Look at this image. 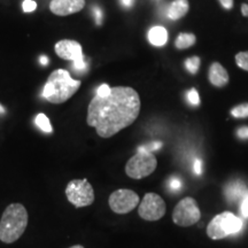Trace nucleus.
<instances>
[{
    "label": "nucleus",
    "mask_w": 248,
    "mask_h": 248,
    "mask_svg": "<svg viewBox=\"0 0 248 248\" xmlns=\"http://www.w3.org/2000/svg\"><path fill=\"white\" fill-rule=\"evenodd\" d=\"M85 6V0H52L49 9L58 16H68V15L78 13Z\"/></svg>",
    "instance_id": "obj_11"
},
{
    "label": "nucleus",
    "mask_w": 248,
    "mask_h": 248,
    "mask_svg": "<svg viewBox=\"0 0 248 248\" xmlns=\"http://www.w3.org/2000/svg\"><path fill=\"white\" fill-rule=\"evenodd\" d=\"M133 2H135V0H121V4H122L124 7H131L133 5Z\"/></svg>",
    "instance_id": "obj_31"
},
{
    "label": "nucleus",
    "mask_w": 248,
    "mask_h": 248,
    "mask_svg": "<svg viewBox=\"0 0 248 248\" xmlns=\"http://www.w3.org/2000/svg\"><path fill=\"white\" fill-rule=\"evenodd\" d=\"M235 62L238 67L248 71V52H240L235 55Z\"/></svg>",
    "instance_id": "obj_20"
},
{
    "label": "nucleus",
    "mask_w": 248,
    "mask_h": 248,
    "mask_svg": "<svg viewBox=\"0 0 248 248\" xmlns=\"http://www.w3.org/2000/svg\"><path fill=\"white\" fill-rule=\"evenodd\" d=\"M247 187L244 183H241L240 181H235V182H231L229 183L228 185L225 186L224 188V194L226 200L229 202L233 203L237 202L238 200L243 199V197L246 194L247 192Z\"/></svg>",
    "instance_id": "obj_13"
},
{
    "label": "nucleus",
    "mask_w": 248,
    "mask_h": 248,
    "mask_svg": "<svg viewBox=\"0 0 248 248\" xmlns=\"http://www.w3.org/2000/svg\"><path fill=\"white\" fill-rule=\"evenodd\" d=\"M0 114H5V108L0 105Z\"/></svg>",
    "instance_id": "obj_34"
},
{
    "label": "nucleus",
    "mask_w": 248,
    "mask_h": 248,
    "mask_svg": "<svg viewBox=\"0 0 248 248\" xmlns=\"http://www.w3.org/2000/svg\"><path fill=\"white\" fill-rule=\"evenodd\" d=\"M240 214L244 218H248V191L241 199L240 203Z\"/></svg>",
    "instance_id": "obj_22"
},
{
    "label": "nucleus",
    "mask_w": 248,
    "mask_h": 248,
    "mask_svg": "<svg viewBox=\"0 0 248 248\" xmlns=\"http://www.w3.org/2000/svg\"><path fill=\"white\" fill-rule=\"evenodd\" d=\"M69 248H84V247H83L82 245H75V246H71Z\"/></svg>",
    "instance_id": "obj_35"
},
{
    "label": "nucleus",
    "mask_w": 248,
    "mask_h": 248,
    "mask_svg": "<svg viewBox=\"0 0 248 248\" xmlns=\"http://www.w3.org/2000/svg\"><path fill=\"white\" fill-rule=\"evenodd\" d=\"M22 7H23V12H26V13H31V12L36 11L37 2L33 1V0H24Z\"/></svg>",
    "instance_id": "obj_24"
},
{
    "label": "nucleus",
    "mask_w": 248,
    "mask_h": 248,
    "mask_svg": "<svg viewBox=\"0 0 248 248\" xmlns=\"http://www.w3.org/2000/svg\"><path fill=\"white\" fill-rule=\"evenodd\" d=\"M193 171L195 175H201L202 173V161L200 159H195L193 162Z\"/></svg>",
    "instance_id": "obj_27"
},
{
    "label": "nucleus",
    "mask_w": 248,
    "mask_h": 248,
    "mask_svg": "<svg viewBox=\"0 0 248 248\" xmlns=\"http://www.w3.org/2000/svg\"><path fill=\"white\" fill-rule=\"evenodd\" d=\"M93 13H94V16H95V22H97L98 26H100L101 22H102V12H101V9L99 7H94V8H93Z\"/></svg>",
    "instance_id": "obj_28"
},
{
    "label": "nucleus",
    "mask_w": 248,
    "mask_h": 248,
    "mask_svg": "<svg viewBox=\"0 0 248 248\" xmlns=\"http://www.w3.org/2000/svg\"><path fill=\"white\" fill-rule=\"evenodd\" d=\"M148 40L153 46H163L168 42V31L162 26L152 27L148 31Z\"/></svg>",
    "instance_id": "obj_14"
},
{
    "label": "nucleus",
    "mask_w": 248,
    "mask_h": 248,
    "mask_svg": "<svg viewBox=\"0 0 248 248\" xmlns=\"http://www.w3.org/2000/svg\"><path fill=\"white\" fill-rule=\"evenodd\" d=\"M243 229V221L231 212L218 214L207 226V234L212 240L224 239L229 235L238 233Z\"/></svg>",
    "instance_id": "obj_4"
},
{
    "label": "nucleus",
    "mask_w": 248,
    "mask_h": 248,
    "mask_svg": "<svg viewBox=\"0 0 248 248\" xmlns=\"http://www.w3.org/2000/svg\"><path fill=\"white\" fill-rule=\"evenodd\" d=\"M195 43V36L193 33H179L176 39L175 45L178 49H184L191 47Z\"/></svg>",
    "instance_id": "obj_16"
},
{
    "label": "nucleus",
    "mask_w": 248,
    "mask_h": 248,
    "mask_svg": "<svg viewBox=\"0 0 248 248\" xmlns=\"http://www.w3.org/2000/svg\"><path fill=\"white\" fill-rule=\"evenodd\" d=\"M39 61H40V63L43 64V66H46V64L48 63V59L44 57V55H42V57L39 58Z\"/></svg>",
    "instance_id": "obj_33"
},
{
    "label": "nucleus",
    "mask_w": 248,
    "mask_h": 248,
    "mask_svg": "<svg viewBox=\"0 0 248 248\" xmlns=\"http://www.w3.org/2000/svg\"><path fill=\"white\" fill-rule=\"evenodd\" d=\"M142 147H144L146 151L151 152V153H153L154 151L159 150V148L162 147V142H161V141H153V142H151V144L145 145V146H142Z\"/></svg>",
    "instance_id": "obj_25"
},
{
    "label": "nucleus",
    "mask_w": 248,
    "mask_h": 248,
    "mask_svg": "<svg viewBox=\"0 0 248 248\" xmlns=\"http://www.w3.org/2000/svg\"><path fill=\"white\" fill-rule=\"evenodd\" d=\"M188 12V1L187 0H175L168 8V17L170 20H178L186 15Z\"/></svg>",
    "instance_id": "obj_15"
},
{
    "label": "nucleus",
    "mask_w": 248,
    "mask_h": 248,
    "mask_svg": "<svg viewBox=\"0 0 248 248\" xmlns=\"http://www.w3.org/2000/svg\"><path fill=\"white\" fill-rule=\"evenodd\" d=\"M35 123L38 128L42 130L43 132L45 133H52L53 132V128H52V124L49 122L48 117L45 115V114L40 113L36 116L35 119Z\"/></svg>",
    "instance_id": "obj_17"
},
{
    "label": "nucleus",
    "mask_w": 248,
    "mask_h": 248,
    "mask_svg": "<svg viewBox=\"0 0 248 248\" xmlns=\"http://www.w3.org/2000/svg\"><path fill=\"white\" fill-rule=\"evenodd\" d=\"M168 186H169V188L171 191H175V192L179 191V190H181V187H182L181 179H179L178 177H171L169 179Z\"/></svg>",
    "instance_id": "obj_23"
},
{
    "label": "nucleus",
    "mask_w": 248,
    "mask_h": 248,
    "mask_svg": "<svg viewBox=\"0 0 248 248\" xmlns=\"http://www.w3.org/2000/svg\"><path fill=\"white\" fill-rule=\"evenodd\" d=\"M238 137L241 139H248V126H243L237 131Z\"/></svg>",
    "instance_id": "obj_29"
},
{
    "label": "nucleus",
    "mask_w": 248,
    "mask_h": 248,
    "mask_svg": "<svg viewBox=\"0 0 248 248\" xmlns=\"http://www.w3.org/2000/svg\"><path fill=\"white\" fill-rule=\"evenodd\" d=\"M209 80L214 86L222 88L229 83V74L218 62H214L209 69Z\"/></svg>",
    "instance_id": "obj_12"
},
{
    "label": "nucleus",
    "mask_w": 248,
    "mask_h": 248,
    "mask_svg": "<svg viewBox=\"0 0 248 248\" xmlns=\"http://www.w3.org/2000/svg\"><path fill=\"white\" fill-rule=\"evenodd\" d=\"M140 111L138 92L128 86L111 88L109 94L94 95L88 108L86 122L101 138H110L137 120Z\"/></svg>",
    "instance_id": "obj_1"
},
{
    "label": "nucleus",
    "mask_w": 248,
    "mask_h": 248,
    "mask_svg": "<svg viewBox=\"0 0 248 248\" xmlns=\"http://www.w3.org/2000/svg\"><path fill=\"white\" fill-rule=\"evenodd\" d=\"M231 115L235 117V119H245V117H248V104H243L234 107L231 110Z\"/></svg>",
    "instance_id": "obj_19"
},
{
    "label": "nucleus",
    "mask_w": 248,
    "mask_h": 248,
    "mask_svg": "<svg viewBox=\"0 0 248 248\" xmlns=\"http://www.w3.org/2000/svg\"><path fill=\"white\" fill-rule=\"evenodd\" d=\"M82 85L78 79H74L64 69H57L48 76L43 89V97L51 104L60 105L69 100Z\"/></svg>",
    "instance_id": "obj_2"
},
{
    "label": "nucleus",
    "mask_w": 248,
    "mask_h": 248,
    "mask_svg": "<svg viewBox=\"0 0 248 248\" xmlns=\"http://www.w3.org/2000/svg\"><path fill=\"white\" fill-rule=\"evenodd\" d=\"M28 226V212L22 203H11L6 207L0 219V240L13 244L24 233Z\"/></svg>",
    "instance_id": "obj_3"
},
{
    "label": "nucleus",
    "mask_w": 248,
    "mask_h": 248,
    "mask_svg": "<svg viewBox=\"0 0 248 248\" xmlns=\"http://www.w3.org/2000/svg\"><path fill=\"white\" fill-rule=\"evenodd\" d=\"M108 203H109L110 209L114 213L128 214L135 208H137L140 201H139V195L135 191L121 188V190L114 191L110 194Z\"/></svg>",
    "instance_id": "obj_10"
},
{
    "label": "nucleus",
    "mask_w": 248,
    "mask_h": 248,
    "mask_svg": "<svg viewBox=\"0 0 248 248\" xmlns=\"http://www.w3.org/2000/svg\"><path fill=\"white\" fill-rule=\"evenodd\" d=\"M186 98H187V101L190 102L192 106H198L200 104V97H199V93L195 89H192L190 91L187 92L186 94Z\"/></svg>",
    "instance_id": "obj_21"
},
{
    "label": "nucleus",
    "mask_w": 248,
    "mask_h": 248,
    "mask_svg": "<svg viewBox=\"0 0 248 248\" xmlns=\"http://www.w3.org/2000/svg\"><path fill=\"white\" fill-rule=\"evenodd\" d=\"M54 51L59 58L74 62V69L85 71L88 63L85 62L82 45L73 39H62L54 46Z\"/></svg>",
    "instance_id": "obj_7"
},
{
    "label": "nucleus",
    "mask_w": 248,
    "mask_h": 248,
    "mask_svg": "<svg viewBox=\"0 0 248 248\" xmlns=\"http://www.w3.org/2000/svg\"><path fill=\"white\" fill-rule=\"evenodd\" d=\"M167 207L166 202L159 194L150 193L145 194L144 199L141 200V202L139 203L138 207V214L145 221H159L160 218H162L166 214Z\"/></svg>",
    "instance_id": "obj_9"
},
{
    "label": "nucleus",
    "mask_w": 248,
    "mask_h": 248,
    "mask_svg": "<svg viewBox=\"0 0 248 248\" xmlns=\"http://www.w3.org/2000/svg\"><path fill=\"white\" fill-rule=\"evenodd\" d=\"M241 13H243L244 16H248V5L246 4L241 5Z\"/></svg>",
    "instance_id": "obj_32"
},
{
    "label": "nucleus",
    "mask_w": 248,
    "mask_h": 248,
    "mask_svg": "<svg viewBox=\"0 0 248 248\" xmlns=\"http://www.w3.org/2000/svg\"><path fill=\"white\" fill-rule=\"evenodd\" d=\"M66 197L68 201L76 208L91 206L94 202V191L86 178L74 179L68 183Z\"/></svg>",
    "instance_id": "obj_6"
},
{
    "label": "nucleus",
    "mask_w": 248,
    "mask_h": 248,
    "mask_svg": "<svg viewBox=\"0 0 248 248\" xmlns=\"http://www.w3.org/2000/svg\"><path fill=\"white\" fill-rule=\"evenodd\" d=\"M185 68L187 69V71L192 75H195L199 70L200 67V58L199 57H192L188 58L187 60L185 61Z\"/></svg>",
    "instance_id": "obj_18"
},
{
    "label": "nucleus",
    "mask_w": 248,
    "mask_h": 248,
    "mask_svg": "<svg viewBox=\"0 0 248 248\" xmlns=\"http://www.w3.org/2000/svg\"><path fill=\"white\" fill-rule=\"evenodd\" d=\"M219 2L225 9H231L233 7V0H219Z\"/></svg>",
    "instance_id": "obj_30"
},
{
    "label": "nucleus",
    "mask_w": 248,
    "mask_h": 248,
    "mask_svg": "<svg viewBox=\"0 0 248 248\" xmlns=\"http://www.w3.org/2000/svg\"><path fill=\"white\" fill-rule=\"evenodd\" d=\"M157 161L153 153L140 146L125 166V173L130 178L141 179L150 176L156 169Z\"/></svg>",
    "instance_id": "obj_5"
},
{
    "label": "nucleus",
    "mask_w": 248,
    "mask_h": 248,
    "mask_svg": "<svg viewBox=\"0 0 248 248\" xmlns=\"http://www.w3.org/2000/svg\"><path fill=\"white\" fill-rule=\"evenodd\" d=\"M110 86L107 84H101L97 90V95H100V97H105V95L109 94L110 92Z\"/></svg>",
    "instance_id": "obj_26"
},
{
    "label": "nucleus",
    "mask_w": 248,
    "mask_h": 248,
    "mask_svg": "<svg viewBox=\"0 0 248 248\" xmlns=\"http://www.w3.org/2000/svg\"><path fill=\"white\" fill-rule=\"evenodd\" d=\"M201 212L193 198H184L172 212V221L179 226H191L200 221Z\"/></svg>",
    "instance_id": "obj_8"
}]
</instances>
